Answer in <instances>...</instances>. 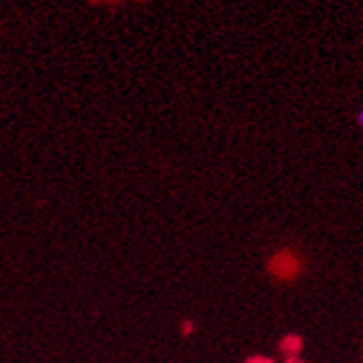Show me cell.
<instances>
[{"instance_id": "6da1fadb", "label": "cell", "mask_w": 363, "mask_h": 363, "mask_svg": "<svg viewBox=\"0 0 363 363\" xmlns=\"http://www.w3.org/2000/svg\"><path fill=\"white\" fill-rule=\"evenodd\" d=\"M357 122H359V126H361V129H363V108H361V111L357 113Z\"/></svg>"}]
</instances>
